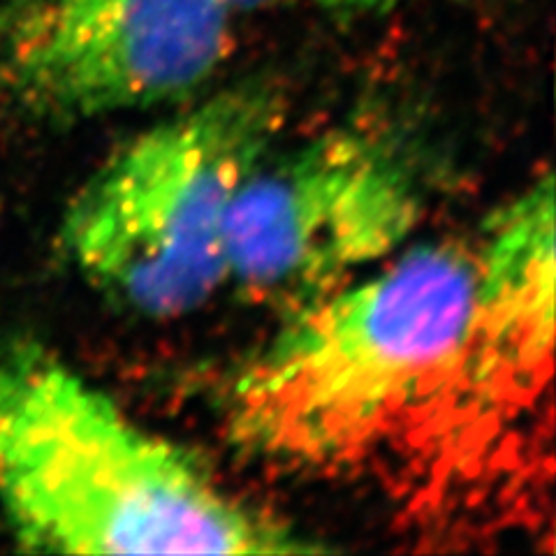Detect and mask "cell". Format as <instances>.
<instances>
[{
	"label": "cell",
	"mask_w": 556,
	"mask_h": 556,
	"mask_svg": "<svg viewBox=\"0 0 556 556\" xmlns=\"http://www.w3.org/2000/svg\"><path fill=\"white\" fill-rule=\"evenodd\" d=\"M476 243L431 241L292 308L225 399L230 439L300 471L394 459L455 359Z\"/></svg>",
	"instance_id": "obj_1"
},
{
	"label": "cell",
	"mask_w": 556,
	"mask_h": 556,
	"mask_svg": "<svg viewBox=\"0 0 556 556\" xmlns=\"http://www.w3.org/2000/svg\"><path fill=\"white\" fill-rule=\"evenodd\" d=\"M0 510L28 552H320L38 343L0 345Z\"/></svg>",
	"instance_id": "obj_2"
},
{
	"label": "cell",
	"mask_w": 556,
	"mask_h": 556,
	"mask_svg": "<svg viewBox=\"0 0 556 556\" xmlns=\"http://www.w3.org/2000/svg\"><path fill=\"white\" fill-rule=\"evenodd\" d=\"M552 172L484 223L476 292L455 359L392 459L408 510L445 527L533 510L552 473L556 320Z\"/></svg>",
	"instance_id": "obj_3"
},
{
	"label": "cell",
	"mask_w": 556,
	"mask_h": 556,
	"mask_svg": "<svg viewBox=\"0 0 556 556\" xmlns=\"http://www.w3.org/2000/svg\"><path fill=\"white\" fill-rule=\"evenodd\" d=\"M271 84L243 81L118 147L67 204L61 241L75 267L144 318L202 308L225 269V220L283 124Z\"/></svg>",
	"instance_id": "obj_4"
},
{
	"label": "cell",
	"mask_w": 556,
	"mask_h": 556,
	"mask_svg": "<svg viewBox=\"0 0 556 556\" xmlns=\"http://www.w3.org/2000/svg\"><path fill=\"white\" fill-rule=\"evenodd\" d=\"M422 216L404 155L332 128L249 174L225 220V269L257 300L298 308L399 253Z\"/></svg>",
	"instance_id": "obj_5"
},
{
	"label": "cell",
	"mask_w": 556,
	"mask_h": 556,
	"mask_svg": "<svg viewBox=\"0 0 556 556\" xmlns=\"http://www.w3.org/2000/svg\"><path fill=\"white\" fill-rule=\"evenodd\" d=\"M218 0H0V89L49 121L172 104L235 47Z\"/></svg>",
	"instance_id": "obj_6"
},
{
	"label": "cell",
	"mask_w": 556,
	"mask_h": 556,
	"mask_svg": "<svg viewBox=\"0 0 556 556\" xmlns=\"http://www.w3.org/2000/svg\"><path fill=\"white\" fill-rule=\"evenodd\" d=\"M304 3L334 12H376L399 3V0H304Z\"/></svg>",
	"instance_id": "obj_7"
}]
</instances>
